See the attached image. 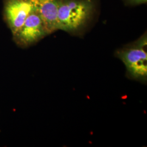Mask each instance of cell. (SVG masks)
Listing matches in <instances>:
<instances>
[{
	"label": "cell",
	"instance_id": "cell-1",
	"mask_svg": "<svg viewBox=\"0 0 147 147\" xmlns=\"http://www.w3.org/2000/svg\"><path fill=\"white\" fill-rule=\"evenodd\" d=\"M94 6L92 0H59V30L68 32L79 30L88 20Z\"/></svg>",
	"mask_w": 147,
	"mask_h": 147
},
{
	"label": "cell",
	"instance_id": "cell-2",
	"mask_svg": "<svg viewBox=\"0 0 147 147\" xmlns=\"http://www.w3.org/2000/svg\"><path fill=\"white\" fill-rule=\"evenodd\" d=\"M147 36L144 34L116 52L117 57L124 64L127 75L131 79L144 82L147 80Z\"/></svg>",
	"mask_w": 147,
	"mask_h": 147
},
{
	"label": "cell",
	"instance_id": "cell-3",
	"mask_svg": "<svg viewBox=\"0 0 147 147\" xmlns=\"http://www.w3.org/2000/svg\"><path fill=\"white\" fill-rule=\"evenodd\" d=\"M48 35L42 19L36 10L27 17L23 25L14 36L17 44L27 47L37 42Z\"/></svg>",
	"mask_w": 147,
	"mask_h": 147
},
{
	"label": "cell",
	"instance_id": "cell-4",
	"mask_svg": "<svg viewBox=\"0 0 147 147\" xmlns=\"http://www.w3.org/2000/svg\"><path fill=\"white\" fill-rule=\"evenodd\" d=\"M36 8L33 0L5 1V20L13 36L21 28L28 16Z\"/></svg>",
	"mask_w": 147,
	"mask_h": 147
},
{
	"label": "cell",
	"instance_id": "cell-5",
	"mask_svg": "<svg viewBox=\"0 0 147 147\" xmlns=\"http://www.w3.org/2000/svg\"><path fill=\"white\" fill-rule=\"evenodd\" d=\"M33 2L48 34L59 30L58 11L59 0H33Z\"/></svg>",
	"mask_w": 147,
	"mask_h": 147
},
{
	"label": "cell",
	"instance_id": "cell-6",
	"mask_svg": "<svg viewBox=\"0 0 147 147\" xmlns=\"http://www.w3.org/2000/svg\"><path fill=\"white\" fill-rule=\"evenodd\" d=\"M129 5H138L147 3V0H125Z\"/></svg>",
	"mask_w": 147,
	"mask_h": 147
}]
</instances>
